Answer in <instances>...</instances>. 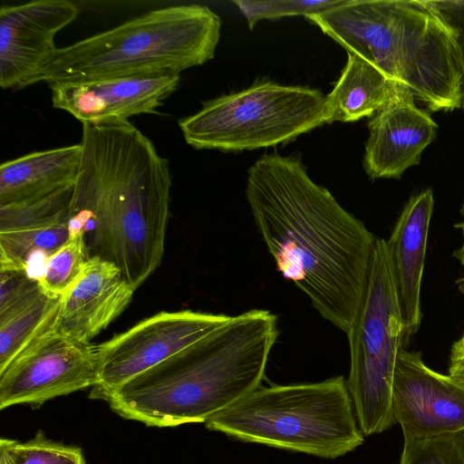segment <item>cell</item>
<instances>
[{"label": "cell", "instance_id": "52a82bcc", "mask_svg": "<svg viewBox=\"0 0 464 464\" xmlns=\"http://www.w3.org/2000/svg\"><path fill=\"white\" fill-rule=\"evenodd\" d=\"M324 98L317 89L260 82L204 102L179 126L186 142L197 150L272 147L324 124Z\"/></svg>", "mask_w": 464, "mask_h": 464}, {"label": "cell", "instance_id": "f1b7e54d", "mask_svg": "<svg viewBox=\"0 0 464 464\" xmlns=\"http://www.w3.org/2000/svg\"><path fill=\"white\" fill-rule=\"evenodd\" d=\"M461 214L463 220L456 225V227L459 228L462 234L463 241L461 246L456 251L455 256L459 260L461 265L464 266V203L461 208Z\"/></svg>", "mask_w": 464, "mask_h": 464}, {"label": "cell", "instance_id": "5bb4252c", "mask_svg": "<svg viewBox=\"0 0 464 464\" xmlns=\"http://www.w3.org/2000/svg\"><path fill=\"white\" fill-rule=\"evenodd\" d=\"M368 129L364 169L371 179H390L420 163L438 126L416 105L412 94L397 83L388 102L371 117Z\"/></svg>", "mask_w": 464, "mask_h": 464}, {"label": "cell", "instance_id": "d6986e66", "mask_svg": "<svg viewBox=\"0 0 464 464\" xmlns=\"http://www.w3.org/2000/svg\"><path fill=\"white\" fill-rule=\"evenodd\" d=\"M70 218L0 231V269L26 270L34 256L45 260L70 238Z\"/></svg>", "mask_w": 464, "mask_h": 464}, {"label": "cell", "instance_id": "cb8c5ba5", "mask_svg": "<svg viewBox=\"0 0 464 464\" xmlns=\"http://www.w3.org/2000/svg\"><path fill=\"white\" fill-rule=\"evenodd\" d=\"M399 464H464V430L404 439Z\"/></svg>", "mask_w": 464, "mask_h": 464}, {"label": "cell", "instance_id": "2e32d148", "mask_svg": "<svg viewBox=\"0 0 464 464\" xmlns=\"http://www.w3.org/2000/svg\"><path fill=\"white\" fill-rule=\"evenodd\" d=\"M433 208L431 188L412 196L386 240L405 338L415 334L421 322L420 288Z\"/></svg>", "mask_w": 464, "mask_h": 464}, {"label": "cell", "instance_id": "83f0119b", "mask_svg": "<svg viewBox=\"0 0 464 464\" xmlns=\"http://www.w3.org/2000/svg\"><path fill=\"white\" fill-rule=\"evenodd\" d=\"M464 370V342L457 341L451 348L449 371Z\"/></svg>", "mask_w": 464, "mask_h": 464}, {"label": "cell", "instance_id": "8fae6325", "mask_svg": "<svg viewBox=\"0 0 464 464\" xmlns=\"http://www.w3.org/2000/svg\"><path fill=\"white\" fill-rule=\"evenodd\" d=\"M392 410L404 439L464 430V385L428 367L420 353L401 347L393 375Z\"/></svg>", "mask_w": 464, "mask_h": 464}, {"label": "cell", "instance_id": "277c9868", "mask_svg": "<svg viewBox=\"0 0 464 464\" xmlns=\"http://www.w3.org/2000/svg\"><path fill=\"white\" fill-rule=\"evenodd\" d=\"M305 18L430 111L461 109L457 34L436 0H343Z\"/></svg>", "mask_w": 464, "mask_h": 464}, {"label": "cell", "instance_id": "3957f363", "mask_svg": "<svg viewBox=\"0 0 464 464\" xmlns=\"http://www.w3.org/2000/svg\"><path fill=\"white\" fill-rule=\"evenodd\" d=\"M277 318L253 309L129 380L104 400L151 427L206 422L256 390L278 336Z\"/></svg>", "mask_w": 464, "mask_h": 464}, {"label": "cell", "instance_id": "603a6c76", "mask_svg": "<svg viewBox=\"0 0 464 464\" xmlns=\"http://www.w3.org/2000/svg\"><path fill=\"white\" fill-rule=\"evenodd\" d=\"M74 184L44 197L0 206V231L51 222L69 216Z\"/></svg>", "mask_w": 464, "mask_h": 464}, {"label": "cell", "instance_id": "5b68a950", "mask_svg": "<svg viewBox=\"0 0 464 464\" xmlns=\"http://www.w3.org/2000/svg\"><path fill=\"white\" fill-rule=\"evenodd\" d=\"M222 22L209 7L151 10L116 27L57 48L32 84L177 73L211 60Z\"/></svg>", "mask_w": 464, "mask_h": 464}, {"label": "cell", "instance_id": "7c38bea8", "mask_svg": "<svg viewBox=\"0 0 464 464\" xmlns=\"http://www.w3.org/2000/svg\"><path fill=\"white\" fill-rule=\"evenodd\" d=\"M79 9L67 0H36L0 9V86L21 89L57 50L54 36Z\"/></svg>", "mask_w": 464, "mask_h": 464}, {"label": "cell", "instance_id": "8992f818", "mask_svg": "<svg viewBox=\"0 0 464 464\" xmlns=\"http://www.w3.org/2000/svg\"><path fill=\"white\" fill-rule=\"evenodd\" d=\"M342 376L311 383L259 386L205 422L231 438L325 459L363 443Z\"/></svg>", "mask_w": 464, "mask_h": 464}, {"label": "cell", "instance_id": "ac0fdd59", "mask_svg": "<svg viewBox=\"0 0 464 464\" xmlns=\"http://www.w3.org/2000/svg\"><path fill=\"white\" fill-rule=\"evenodd\" d=\"M339 80L324 98V123L372 117L392 97L397 82L361 56L347 53Z\"/></svg>", "mask_w": 464, "mask_h": 464}, {"label": "cell", "instance_id": "7402d4cb", "mask_svg": "<svg viewBox=\"0 0 464 464\" xmlns=\"http://www.w3.org/2000/svg\"><path fill=\"white\" fill-rule=\"evenodd\" d=\"M0 464H86L80 448L48 439L40 430L27 441L2 438Z\"/></svg>", "mask_w": 464, "mask_h": 464}, {"label": "cell", "instance_id": "30bf717a", "mask_svg": "<svg viewBox=\"0 0 464 464\" xmlns=\"http://www.w3.org/2000/svg\"><path fill=\"white\" fill-rule=\"evenodd\" d=\"M97 346L47 331L0 372V409L39 407L49 400L93 387Z\"/></svg>", "mask_w": 464, "mask_h": 464}, {"label": "cell", "instance_id": "4316f807", "mask_svg": "<svg viewBox=\"0 0 464 464\" xmlns=\"http://www.w3.org/2000/svg\"><path fill=\"white\" fill-rule=\"evenodd\" d=\"M436 3L457 34L463 71L461 109L464 110V0H440Z\"/></svg>", "mask_w": 464, "mask_h": 464}, {"label": "cell", "instance_id": "e0dca14e", "mask_svg": "<svg viewBox=\"0 0 464 464\" xmlns=\"http://www.w3.org/2000/svg\"><path fill=\"white\" fill-rule=\"evenodd\" d=\"M81 143L34 151L0 166V206L34 199L74 184Z\"/></svg>", "mask_w": 464, "mask_h": 464}, {"label": "cell", "instance_id": "9a60e30c", "mask_svg": "<svg viewBox=\"0 0 464 464\" xmlns=\"http://www.w3.org/2000/svg\"><path fill=\"white\" fill-rule=\"evenodd\" d=\"M134 291L114 264L90 257L81 277L61 297L53 328L72 340L90 343L125 310Z\"/></svg>", "mask_w": 464, "mask_h": 464}, {"label": "cell", "instance_id": "44dd1931", "mask_svg": "<svg viewBox=\"0 0 464 464\" xmlns=\"http://www.w3.org/2000/svg\"><path fill=\"white\" fill-rule=\"evenodd\" d=\"M89 258L82 230L72 231L68 241L44 263L37 277L41 290L62 297L81 277Z\"/></svg>", "mask_w": 464, "mask_h": 464}, {"label": "cell", "instance_id": "7a4b0ae2", "mask_svg": "<svg viewBox=\"0 0 464 464\" xmlns=\"http://www.w3.org/2000/svg\"><path fill=\"white\" fill-rule=\"evenodd\" d=\"M69 207L90 257L120 268L136 290L160 266L169 211L168 160L130 121L82 124Z\"/></svg>", "mask_w": 464, "mask_h": 464}, {"label": "cell", "instance_id": "6da1fadb", "mask_svg": "<svg viewBox=\"0 0 464 464\" xmlns=\"http://www.w3.org/2000/svg\"><path fill=\"white\" fill-rule=\"evenodd\" d=\"M246 193L277 270L346 334L366 291L377 237L296 157L262 155L248 169Z\"/></svg>", "mask_w": 464, "mask_h": 464}, {"label": "cell", "instance_id": "d4e9b609", "mask_svg": "<svg viewBox=\"0 0 464 464\" xmlns=\"http://www.w3.org/2000/svg\"><path fill=\"white\" fill-rule=\"evenodd\" d=\"M343 0H234L252 30L262 20L307 16L339 5Z\"/></svg>", "mask_w": 464, "mask_h": 464}, {"label": "cell", "instance_id": "f546056e", "mask_svg": "<svg viewBox=\"0 0 464 464\" xmlns=\"http://www.w3.org/2000/svg\"><path fill=\"white\" fill-rule=\"evenodd\" d=\"M449 375L464 385V370L449 371Z\"/></svg>", "mask_w": 464, "mask_h": 464}, {"label": "cell", "instance_id": "484cf974", "mask_svg": "<svg viewBox=\"0 0 464 464\" xmlns=\"http://www.w3.org/2000/svg\"><path fill=\"white\" fill-rule=\"evenodd\" d=\"M43 291L26 270L0 269V321L29 304Z\"/></svg>", "mask_w": 464, "mask_h": 464}, {"label": "cell", "instance_id": "4fadbf2b", "mask_svg": "<svg viewBox=\"0 0 464 464\" xmlns=\"http://www.w3.org/2000/svg\"><path fill=\"white\" fill-rule=\"evenodd\" d=\"M180 74H148L49 84L53 106L82 124L129 121L159 113L163 101L178 88Z\"/></svg>", "mask_w": 464, "mask_h": 464}, {"label": "cell", "instance_id": "9c48e42d", "mask_svg": "<svg viewBox=\"0 0 464 464\" xmlns=\"http://www.w3.org/2000/svg\"><path fill=\"white\" fill-rule=\"evenodd\" d=\"M231 315L191 310L160 312L97 346L91 397L104 398L133 377L218 330Z\"/></svg>", "mask_w": 464, "mask_h": 464}, {"label": "cell", "instance_id": "ffe728a7", "mask_svg": "<svg viewBox=\"0 0 464 464\" xmlns=\"http://www.w3.org/2000/svg\"><path fill=\"white\" fill-rule=\"evenodd\" d=\"M61 297L42 292L29 304L0 321V372L24 349L54 327Z\"/></svg>", "mask_w": 464, "mask_h": 464}, {"label": "cell", "instance_id": "ba28073f", "mask_svg": "<svg viewBox=\"0 0 464 464\" xmlns=\"http://www.w3.org/2000/svg\"><path fill=\"white\" fill-rule=\"evenodd\" d=\"M350 371L346 385L363 436L382 433L395 423L392 382L405 339L387 241L376 238L366 291L346 333Z\"/></svg>", "mask_w": 464, "mask_h": 464}, {"label": "cell", "instance_id": "4dcf8cb0", "mask_svg": "<svg viewBox=\"0 0 464 464\" xmlns=\"http://www.w3.org/2000/svg\"><path fill=\"white\" fill-rule=\"evenodd\" d=\"M459 340L464 342V335Z\"/></svg>", "mask_w": 464, "mask_h": 464}]
</instances>
